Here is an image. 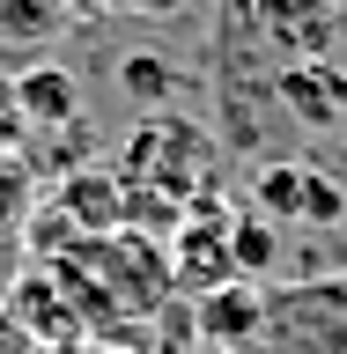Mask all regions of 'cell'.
<instances>
[{
	"label": "cell",
	"mask_w": 347,
	"mask_h": 354,
	"mask_svg": "<svg viewBox=\"0 0 347 354\" xmlns=\"http://www.w3.org/2000/svg\"><path fill=\"white\" fill-rule=\"evenodd\" d=\"M340 0H222V52L266 59V82L296 59H332Z\"/></svg>",
	"instance_id": "6da1fadb"
},
{
	"label": "cell",
	"mask_w": 347,
	"mask_h": 354,
	"mask_svg": "<svg viewBox=\"0 0 347 354\" xmlns=\"http://www.w3.org/2000/svg\"><path fill=\"white\" fill-rule=\"evenodd\" d=\"M266 96L281 104L288 126H310V133L347 126V66L340 59H296V66H281V74L266 82Z\"/></svg>",
	"instance_id": "7a4b0ae2"
},
{
	"label": "cell",
	"mask_w": 347,
	"mask_h": 354,
	"mask_svg": "<svg viewBox=\"0 0 347 354\" xmlns=\"http://www.w3.org/2000/svg\"><path fill=\"white\" fill-rule=\"evenodd\" d=\"M170 273H177V288H193V295H215V288H229V281H237V221L215 214V207L185 214V221H177Z\"/></svg>",
	"instance_id": "3957f363"
},
{
	"label": "cell",
	"mask_w": 347,
	"mask_h": 354,
	"mask_svg": "<svg viewBox=\"0 0 347 354\" xmlns=\"http://www.w3.org/2000/svg\"><path fill=\"white\" fill-rule=\"evenodd\" d=\"M60 295H66V288H60V281H52V273L37 266V273H30V281L15 288V303H8V310L22 317V332H30V339H44V347H74V339L89 332L74 303L60 310Z\"/></svg>",
	"instance_id": "277c9868"
},
{
	"label": "cell",
	"mask_w": 347,
	"mask_h": 354,
	"mask_svg": "<svg viewBox=\"0 0 347 354\" xmlns=\"http://www.w3.org/2000/svg\"><path fill=\"white\" fill-rule=\"evenodd\" d=\"M259 317H266V303L251 295V281H229V288H215V295H199V339L207 347H244L251 332H259Z\"/></svg>",
	"instance_id": "5b68a950"
},
{
	"label": "cell",
	"mask_w": 347,
	"mask_h": 354,
	"mask_svg": "<svg viewBox=\"0 0 347 354\" xmlns=\"http://www.w3.org/2000/svg\"><path fill=\"white\" fill-rule=\"evenodd\" d=\"M303 199H310V162H266L251 177V214H266L274 229H303Z\"/></svg>",
	"instance_id": "8992f818"
},
{
	"label": "cell",
	"mask_w": 347,
	"mask_h": 354,
	"mask_svg": "<svg viewBox=\"0 0 347 354\" xmlns=\"http://www.w3.org/2000/svg\"><path fill=\"white\" fill-rule=\"evenodd\" d=\"M74 22L66 0H0V52H37Z\"/></svg>",
	"instance_id": "52a82bcc"
},
{
	"label": "cell",
	"mask_w": 347,
	"mask_h": 354,
	"mask_svg": "<svg viewBox=\"0 0 347 354\" xmlns=\"http://www.w3.org/2000/svg\"><path fill=\"white\" fill-rule=\"evenodd\" d=\"M15 104L37 118V126H60V118H74V74L66 66H30L15 82Z\"/></svg>",
	"instance_id": "ba28073f"
},
{
	"label": "cell",
	"mask_w": 347,
	"mask_h": 354,
	"mask_svg": "<svg viewBox=\"0 0 347 354\" xmlns=\"http://www.w3.org/2000/svg\"><path fill=\"white\" fill-rule=\"evenodd\" d=\"M118 88H126L141 111H170L177 96V66L155 59V52H126V66H118Z\"/></svg>",
	"instance_id": "9c48e42d"
},
{
	"label": "cell",
	"mask_w": 347,
	"mask_h": 354,
	"mask_svg": "<svg viewBox=\"0 0 347 354\" xmlns=\"http://www.w3.org/2000/svg\"><path fill=\"white\" fill-rule=\"evenodd\" d=\"M274 259H281V229L266 214H237V281L274 273Z\"/></svg>",
	"instance_id": "30bf717a"
},
{
	"label": "cell",
	"mask_w": 347,
	"mask_h": 354,
	"mask_svg": "<svg viewBox=\"0 0 347 354\" xmlns=\"http://www.w3.org/2000/svg\"><path fill=\"white\" fill-rule=\"evenodd\" d=\"M22 339H30V332H22V317L0 303V354H22Z\"/></svg>",
	"instance_id": "8fae6325"
},
{
	"label": "cell",
	"mask_w": 347,
	"mask_h": 354,
	"mask_svg": "<svg viewBox=\"0 0 347 354\" xmlns=\"http://www.w3.org/2000/svg\"><path fill=\"white\" fill-rule=\"evenodd\" d=\"M74 8V22H89V15H111V8H126V0H66Z\"/></svg>",
	"instance_id": "7c38bea8"
},
{
	"label": "cell",
	"mask_w": 347,
	"mask_h": 354,
	"mask_svg": "<svg viewBox=\"0 0 347 354\" xmlns=\"http://www.w3.org/2000/svg\"><path fill=\"white\" fill-rule=\"evenodd\" d=\"M126 8H141V15H177L185 0H126Z\"/></svg>",
	"instance_id": "4fadbf2b"
},
{
	"label": "cell",
	"mask_w": 347,
	"mask_h": 354,
	"mask_svg": "<svg viewBox=\"0 0 347 354\" xmlns=\"http://www.w3.org/2000/svg\"><path fill=\"white\" fill-rule=\"evenodd\" d=\"M89 354H126V347H89Z\"/></svg>",
	"instance_id": "5bb4252c"
}]
</instances>
